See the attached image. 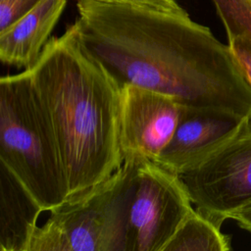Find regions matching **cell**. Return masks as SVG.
Returning a JSON list of instances; mask_svg holds the SVG:
<instances>
[{"label":"cell","instance_id":"obj_1","mask_svg":"<svg viewBox=\"0 0 251 251\" xmlns=\"http://www.w3.org/2000/svg\"><path fill=\"white\" fill-rule=\"evenodd\" d=\"M76 7L81 43L121 86L251 118V84L229 45L188 14L103 0H77Z\"/></svg>","mask_w":251,"mask_h":251},{"label":"cell","instance_id":"obj_2","mask_svg":"<svg viewBox=\"0 0 251 251\" xmlns=\"http://www.w3.org/2000/svg\"><path fill=\"white\" fill-rule=\"evenodd\" d=\"M27 70L58 140L70 199L79 196L124 164L122 86L85 49L75 24L51 37Z\"/></svg>","mask_w":251,"mask_h":251},{"label":"cell","instance_id":"obj_3","mask_svg":"<svg viewBox=\"0 0 251 251\" xmlns=\"http://www.w3.org/2000/svg\"><path fill=\"white\" fill-rule=\"evenodd\" d=\"M0 162L44 212L70 199L58 140L27 69L0 80Z\"/></svg>","mask_w":251,"mask_h":251},{"label":"cell","instance_id":"obj_4","mask_svg":"<svg viewBox=\"0 0 251 251\" xmlns=\"http://www.w3.org/2000/svg\"><path fill=\"white\" fill-rule=\"evenodd\" d=\"M134 161L50 211L28 251H132L129 205Z\"/></svg>","mask_w":251,"mask_h":251},{"label":"cell","instance_id":"obj_5","mask_svg":"<svg viewBox=\"0 0 251 251\" xmlns=\"http://www.w3.org/2000/svg\"><path fill=\"white\" fill-rule=\"evenodd\" d=\"M132 160V251H163L193 209V203L178 175L151 160Z\"/></svg>","mask_w":251,"mask_h":251},{"label":"cell","instance_id":"obj_6","mask_svg":"<svg viewBox=\"0 0 251 251\" xmlns=\"http://www.w3.org/2000/svg\"><path fill=\"white\" fill-rule=\"evenodd\" d=\"M179 177L196 208L222 224L251 202V120Z\"/></svg>","mask_w":251,"mask_h":251},{"label":"cell","instance_id":"obj_7","mask_svg":"<svg viewBox=\"0 0 251 251\" xmlns=\"http://www.w3.org/2000/svg\"><path fill=\"white\" fill-rule=\"evenodd\" d=\"M183 108L170 95L124 84L119 124L124 162L138 158L156 162L174 135Z\"/></svg>","mask_w":251,"mask_h":251},{"label":"cell","instance_id":"obj_8","mask_svg":"<svg viewBox=\"0 0 251 251\" xmlns=\"http://www.w3.org/2000/svg\"><path fill=\"white\" fill-rule=\"evenodd\" d=\"M251 118L234 113L184 106L170 142L156 163L181 175L236 133Z\"/></svg>","mask_w":251,"mask_h":251},{"label":"cell","instance_id":"obj_9","mask_svg":"<svg viewBox=\"0 0 251 251\" xmlns=\"http://www.w3.org/2000/svg\"><path fill=\"white\" fill-rule=\"evenodd\" d=\"M67 0H41L19 21L0 32V60L28 69L39 58Z\"/></svg>","mask_w":251,"mask_h":251},{"label":"cell","instance_id":"obj_10","mask_svg":"<svg viewBox=\"0 0 251 251\" xmlns=\"http://www.w3.org/2000/svg\"><path fill=\"white\" fill-rule=\"evenodd\" d=\"M42 212L18 177L0 162V250L28 251Z\"/></svg>","mask_w":251,"mask_h":251},{"label":"cell","instance_id":"obj_11","mask_svg":"<svg viewBox=\"0 0 251 251\" xmlns=\"http://www.w3.org/2000/svg\"><path fill=\"white\" fill-rule=\"evenodd\" d=\"M222 223L192 209L163 251H228L231 237L222 231Z\"/></svg>","mask_w":251,"mask_h":251},{"label":"cell","instance_id":"obj_12","mask_svg":"<svg viewBox=\"0 0 251 251\" xmlns=\"http://www.w3.org/2000/svg\"><path fill=\"white\" fill-rule=\"evenodd\" d=\"M41 0H0V32L23 18Z\"/></svg>","mask_w":251,"mask_h":251},{"label":"cell","instance_id":"obj_13","mask_svg":"<svg viewBox=\"0 0 251 251\" xmlns=\"http://www.w3.org/2000/svg\"><path fill=\"white\" fill-rule=\"evenodd\" d=\"M228 45L244 76L251 84V40L243 34H237L228 37Z\"/></svg>","mask_w":251,"mask_h":251},{"label":"cell","instance_id":"obj_14","mask_svg":"<svg viewBox=\"0 0 251 251\" xmlns=\"http://www.w3.org/2000/svg\"><path fill=\"white\" fill-rule=\"evenodd\" d=\"M109 2H118L123 4L133 5L137 7L153 9L177 15H186L187 12L183 10L176 0H103Z\"/></svg>","mask_w":251,"mask_h":251},{"label":"cell","instance_id":"obj_15","mask_svg":"<svg viewBox=\"0 0 251 251\" xmlns=\"http://www.w3.org/2000/svg\"><path fill=\"white\" fill-rule=\"evenodd\" d=\"M229 219L236 222L240 228L251 233V202L234 212Z\"/></svg>","mask_w":251,"mask_h":251},{"label":"cell","instance_id":"obj_16","mask_svg":"<svg viewBox=\"0 0 251 251\" xmlns=\"http://www.w3.org/2000/svg\"><path fill=\"white\" fill-rule=\"evenodd\" d=\"M246 1H247V2H248V3H249V4H248V5H249V6H250V7H251V0H246Z\"/></svg>","mask_w":251,"mask_h":251}]
</instances>
